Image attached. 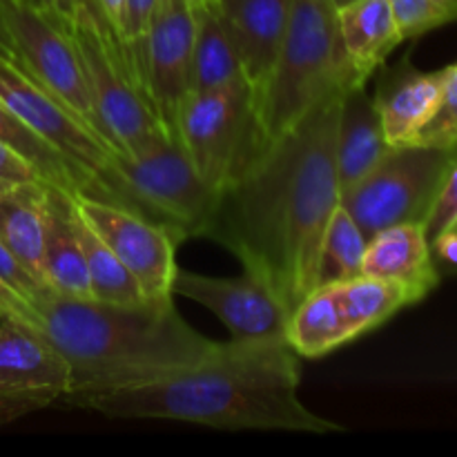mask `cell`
Returning a JSON list of instances; mask_svg holds the SVG:
<instances>
[{"instance_id":"obj_32","label":"cell","mask_w":457,"mask_h":457,"mask_svg":"<svg viewBox=\"0 0 457 457\" xmlns=\"http://www.w3.org/2000/svg\"><path fill=\"white\" fill-rule=\"evenodd\" d=\"M0 279H3V284L9 286L22 302L29 303V308L36 299L49 293L47 286H45L38 277L31 275V272L13 257L12 250H9L3 241H0Z\"/></svg>"},{"instance_id":"obj_41","label":"cell","mask_w":457,"mask_h":457,"mask_svg":"<svg viewBox=\"0 0 457 457\" xmlns=\"http://www.w3.org/2000/svg\"><path fill=\"white\" fill-rule=\"evenodd\" d=\"M12 186V183H4V181H0V190H4V187H9Z\"/></svg>"},{"instance_id":"obj_40","label":"cell","mask_w":457,"mask_h":457,"mask_svg":"<svg viewBox=\"0 0 457 457\" xmlns=\"http://www.w3.org/2000/svg\"><path fill=\"white\" fill-rule=\"evenodd\" d=\"M330 3H333L335 9H344V7H348V4L357 3V0H330Z\"/></svg>"},{"instance_id":"obj_12","label":"cell","mask_w":457,"mask_h":457,"mask_svg":"<svg viewBox=\"0 0 457 457\" xmlns=\"http://www.w3.org/2000/svg\"><path fill=\"white\" fill-rule=\"evenodd\" d=\"M70 196L80 217L132 272L147 299L154 302L174 299L172 281L179 268L177 248L181 241L168 228L120 205L89 199L83 195Z\"/></svg>"},{"instance_id":"obj_31","label":"cell","mask_w":457,"mask_h":457,"mask_svg":"<svg viewBox=\"0 0 457 457\" xmlns=\"http://www.w3.org/2000/svg\"><path fill=\"white\" fill-rule=\"evenodd\" d=\"M156 0H125V21H123V40L128 47L129 58L137 67L143 80V43H145L147 22H150L152 9ZM145 85V80H143ZM147 89V87H145Z\"/></svg>"},{"instance_id":"obj_30","label":"cell","mask_w":457,"mask_h":457,"mask_svg":"<svg viewBox=\"0 0 457 457\" xmlns=\"http://www.w3.org/2000/svg\"><path fill=\"white\" fill-rule=\"evenodd\" d=\"M453 228H457V156L446 170L440 190L424 219V232H427L428 244Z\"/></svg>"},{"instance_id":"obj_19","label":"cell","mask_w":457,"mask_h":457,"mask_svg":"<svg viewBox=\"0 0 457 457\" xmlns=\"http://www.w3.org/2000/svg\"><path fill=\"white\" fill-rule=\"evenodd\" d=\"M361 275L411 286L427 297L440 281L422 223H397L369 237Z\"/></svg>"},{"instance_id":"obj_38","label":"cell","mask_w":457,"mask_h":457,"mask_svg":"<svg viewBox=\"0 0 457 457\" xmlns=\"http://www.w3.org/2000/svg\"><path fill=\"white\" fill-rule=\"evenodd\" d=\"M18 3L29 4V7L38 9V12L58 13V0H18Z\"/></svg>"},{"instance_id":"obj_36","label":"cell","mask_w":457,"mask_h":457,"mask_svg":"<svg viewBox=\"0 0 457 457\" xmlns=\"http://www.w3.org/2000/svg\"><path fill=\"white\" fill-rule=\"evenodd\" d=\"M83 7H98L96 0H58V13L70 22V18Z\"/></svg>"},{"instance_id":"obj_22","label":"cell","mask_w":457,"mask_h":457,"mask_svg":"<svg viewBox=\"0 0 457 457\" xmlns=\"http://www.w3.org/2000/svg\"><path fill=\"white\" fill-rule=\"evenodd\" d=\"M0 143H4L18 156H22L49 186L61 187L70 195H83L89 196V199L105 201V192H103V186L98 183L96 177L76 168L71 161L58 154L21 116L13 114L3 101H0Z\"/></svg>"},{"instance_id":"obj_2","label":"cell","mask_w":457,"mask_h":457,"mask_svg":"<svg viewBox=\"0 0 457 457\" xmlns=\"http://www.w3.org/2000/svg\"><path fill=\"white\" fill-rule=\"evenodd\" d=\"M302 369L288 339H230L165 378L62 404L107 420H168L223 431L339 433L299 400Z\"/></svg>"},{"instance_id":"obj_13","label":"cell","mask_w":457,"mask_h":457,"mask_svg":"<svg viewBox=\"0 0 457 457\" xmlns=\"http://www.w3.org/2000/svg\"><path fill=\"white\" fill-rule=\"evenodd\" d=\"M195 3L156 0L143 43V80L156 116L170 137L181 101L190 92Z\"/></svg>"},{"instance_id":"obj_5","label":"cell","mask_w":457,"mask_h":457,"mask_svg":"<svg viewBox=\"0 0 457 457\" xmlns=\"http://www.w3.org/2000/svg\"><path fill=\"white\" fill-rule=\"evenodd\" d=\"M70 29L98 129L116 152L134 154L165 129L128 49L98 7L76 12L70 18Z\"/></svg>"},{"instance_id":"obj_16","label":"cell","mask_w":457,"mask_h":457,"mask_svg":"<svg viewBox=\"0 0 457 457\" xmlns=\"http://www.w3.org/2000/svg\"><path fill=\"white\" fill-rule=\"evenodd\" d=\"M449 74L451 65L437 71H418L409 61L382 71L373 101L388 145L415 143L440 110Z\"/></svg>"},{"instance_id":"obj_21","label":"cell","mask_w":457,"mask_h":457,"mask_svg":"<svg viewBox=\"0 0 457 457\" xmlns=\"http://www.w3.org/2000/svg\"><path fill=\"white\" fill-rule=\"evenodd\" d=\"M47 187L49 183L29 181L0 190V241L43 284Z\"/></svg>"},{"instance_id":"obj_25","label":"cell","mask_w":457,"mask_h":457,"mask_svg":"<svg viewBox=\"0 0 457 457\" xmlns=\"http://www.w3.org/2000/svg\"><path fill=\"white\" fill-rule=\"evenodd\" d=\"M333 290L337 295V302L355 339L379 328L384 321L397 315L402 308L424 299L411 286L369 275H360L342 281V284H333Z\"/></svg>"},{"instance_id":"obj_10","label":"cell","mask_w":457,"mask_h":457,"mask_svg":"<svg viewBox=\"0 0 457 457\" xmlns=\"http://www.w3.org/2000/svg\"><path fill=\"white\" fill-rule=\"evenodd\" d=\"M0 18L12 38L13 62L101 134L70 22L18 0H0Z\"/></svg>"},{"instance_id":"obj_1","label":"cell","mask_w":457,"mask_h":457,"mask_svg":"<svg viewBox=\"0 0 457 457\" xmlns=\"http://www.w3.org/2000/svg\"><path fill=\"white\" fill-rule=\"evenodd\" d=\"M344 89L321 98L254 156L219 195L205 235L266 281L288 311L317 288L321 237L342 201L335 141Z\"/></svg>"},{"instance_id":"obj_3","label":"cell","mask_w":457,"mask_h":457,"mask_svg":"<svg viewBox=\"0 0 457 457\" xmlns=\"http://www.w3.org/2000/svg\"><path fill=\"white\" fill-rule=\"evenodd\" d=\"M31 311L36 328L70 366L67 397L165 378L217 346L179 315L174 299L112 303L47 293L31 303Z\"/></svg>"},{"instance_id":"obj_11","label":"cell","mask_w":457,"mask_h":457,"mask_svg":"<svg viewBox=\"0 0 457 457\" xmlns=\"http://www.w3.org/2000/svg\"><path fill=\"white\" fill-rule=\"evenodd\" d=\"M70 366L36 326L0 320V427L62 404Z\"/></svg>"},{"instance_id":"obj_27","label":"cell","mask_w":457,"mask_h":457,"mask_svg":"<svg viewBox=\"0 0 457 457\" xmlns=\"http://www.w3.org/2000/svg\"><path fill=\"white\" fill-rule=\"evenodd\" d=\"M369 237L342 204L330 214L317 259V286H333L361 275Z\"/></svg>"},{"instance_id":"obj_23","label":"cell","mask_w":457,"mask_h":457,"mask_svg":"<svg viewBox=\"0 0 457 457\" xmlns=\"http://www.w3.org/2000/svg\"><path fill=\"white\" fill-rule=\"evenodd\" d=\"M286 339L306 360L328 355L355 339L333 286H317L290 311Z\"/></svg>"},{"instance_id":"obj_14","label":"cell","mask_w":457,"mask_h":457,"mask_svg":"<svg viewBox=\"0 0 457 457\" xmlns=\"http://www.w3.org/2000/svg\"><path fill=\"white\" fill-rule=\"evenodd\" d=\"M172 295L192 299L214 312L232 339L286 337L290 311L266 281L245 270L241 277H210L177 268Z\"/></svg>"},{"instance_id":"obj_20","label":"cell","mask_w":457,"mask_h":457,"mask_svg":"<svg viewBox=\"0 0 457 457\" xmlns=\"http://www.w3.org/2000/svg\"><path fill=\"white\" fill-rule=\"evenodd\" d=\"M337 22L348 62L366 83L404 40L388 0H357L337 9Z\"/></svg>"},{"instance_id":"obj_42","label":"cell","mask_w":457,"mask_h":457,"mask_svg":"<svg viewBox=\"0 0 457 457\" xmlns=\"http://www.w3.org/2000/svg\"><path fill=\"white\" fill-rule=\"evenodd\" d=\"M192 3H195V4H199V3H205V0H192Z\"/></svg>"},{"instance_id":"obj_6","label":"cell","mask_w":457,"mask_h":457,"mask_svg":"<svg viewBox=\"0 0 457 457\" xmlns=\"http://www.w3.org/2000/svg\"><path fill=\"white\" fill-rule=\"evenodd\" d=\"M114 181L123 192L125 208L168 228L179 241L208 235L219 195L168 132L134 154L116 152Z\"/></svg>"},{"instance_id":"obj_17","label":"cell","mask_w":457,"mask_h":457,"mask_svg":"<svg viewBox=\"0 0 457 457\" xmlns=\"http://www.w3.org/2000/svg\"><path fill=\"white\" fill-rule=\"evenodd\" d=\"M388 150L391 145L384 138L373 94H369L366 83L348 85L339 103L337 141H335L339 190L344 192L360 183Z\"/></svg>"},{"instance_id":"obj_18","label":"cell","mask_w":457,"mask_h":457,"mask_svg":"<svg viewBox=\"0 0 457 457\" xmlns=\"http://www.w3.org/2000/svg\"><path fill=\"white\" fill-rule=\"evenodd\" d=\"M43 279L54 295L65 299H92L87 263L76 232L70 192L47 187V228L43 248Z\"/></svg>"},{"instance_id":"obj_39","label":"cell","mask_w":457,"mask_h":457,"mask_svg":"<svg viewBox=\"0 0 457 457\" xmlns=\"http://www.w3.org/2000/svg\"><path fill=\"white\" fill-rule=\"evenodd\" d=\"M433 3L446 13L449 21H457V0H433Z\"/></svg>"},{"instance_id":"obj_29","label":"cell","mask_w":457,"mask_h":457,"mask_svg":"<svg viewBox=\"0 0 457 457\" xmlns=\"http://www.w3.org/2000/svg\"><path fill=\"white\" fill-rule=\"evenodd\" d=\"M402 38H415L451 22L433 0H388Z\"/></svg>"},{"instance_id":"obj_33","label":"cell","mask_w":457,"mask_h":457,"mask_svg":"<svg viewBox=\"0 0 457 457\" xmlns=\"http://www.w3.org/2000/svg\"><path fill=\"white\" fill-rule=\"evenodd\" d=\"M0 181L16 186V183L43 181V179L38 177V172L22 156H18L4 143H0Z\"/></svg>"},{"instance_id":"obj_26","label":"cell","mask_w":457,"mask_h":457,"mask_svg":"<svg viewBox=\"0 0 457 457\" xmlns=\"http://www.w3.org/2000/svg\"><path fill=\"white\" fill-rule=\"evenodd\" d=\"M74 205V204H71ZM76 214V232H79L80 245H83L85 263H87L89 284H92V297L98 302L112 303H138L147 302L145 293L134 279L132 272L120 263L114 250L89 228L74 208Z\"/></svg>"},{"instance_id":"obj_15","label":"cell","mask_w":457,"mask_h":457,"mask_svg":"<svg viewBox=\"0 0 457 457\" xmlns=\"http://www.w3.org/2000/svg\"><path fill=\"white\" fill-rule=\"evenodd\" d=\"M239 56L241 74L257 105L275 67L293 0H212Z\"/></svg>"},{"instance_id":"obj_9","label":"cell","mask_w":457,"mask_h":457,"mask_svg":"<svg viewBox=\"0 0 457 457\" xmlns=\"http://www.w3.org/2000/svg\"><path fill=\"white\" fill-rule=\"evenodd\" d=\"M0 101L58 154L96 177L105 192V204L125 208L123 192L114 181V147L7 58H0Z\"/></svg>"},{"instance_id":"obj_4","label":"cell","mask_w":457,"mask_h":457,"mask_svg":"<svg viewBox=\"0 0 457 457\" xmlns=\"http://www.w3.org/2000/svg\"><path fill=\"white\" fill-rule=\"evenodd\" d=\"M355 83L366 80L348 62L333 3L293 0L275 67L254 105L259 147L272 145L330 92Z\"/></svg>"},{"instance_id":"obj_7","label":"cell","mask_w":457,"mask_h":457,"mask_svg":"<svg viewBox=\"0 0 457 457\" xmlns=\"http://www.w3.org/2000/svg\"><path fill=\"white\" fill-rule=\"evenodd\" d=\"M174 138L199 177L221 195L262 152L248 83L187 92L174 119Z\"/></svg>"},{"instance_id":"obj_8","label":"cell","mask_w":457,"mask_h":457,"mask_svg":"<svg viewBox=\"0 0 457 457\" xmlns=\"http://www.w3.org/2000/svg\"><path fill=\"white\" fill-rule=\"evenodd\" d=\"M455 156L457 150L424 143L391 147L360 183L342 192L339 204L366 237L397 223L424 226Z\"/></svg>"},{"instance_id":"obj_35","label":"cell","mask_w":457,"mask_h":457,"mask_svg":"<svg viewBox=\"0 0 457 457\" xmlns=\"http://www.w3.org/2000/svg\"><path fill=\"white\" fill-rule=\"evenodd\" d=\"M98 9H101V16L105 18V22L110 25V29L119 36L120 43L123 40V21H125V0H96ZM128 49V47H125ZM129 54V52H128Z\"/></svg>"},{"instance_id":"obj_28","label":"cell","mask_w":457,"mask_h":457,"mask_svg":"<svg viewBox=\"0 0 457 457\" xmlns=\"http://www.w3.org/2000/svg\"><path fill=\"white\" fill-rule=\"evenodd\" d=\"M415 143L457 150V62L451 65V74L449 80H446L440 110H437L436 116L428 120L427 128L420 132Z\"/></svg>"},{"instance_id":"obj_37","label":"cell","mask_w":457,"mask_h":457,"mask_svg":"<svg viewBox=\"0 0 457 457\" xmlns=\"http://www.w3.org/2000/svg\"><path fill=\"white\" fill-rule=\"evenodd\" d=\"M0 58H7V61H13V47L12 38H9L7 29H4V22L0 18Z\"/></svg>"},{"instance_id":"obj_24","label":"cell","mask_w":457,"mask_h":457,"mask_svg":"<svg viewBox=\"0 0 457 457\" xmlns=\"http://www.w3.org/2000/svg\"><path fill=\"white\" fill-rule=\"evenodd\" d=\"M244 80L239 56L223 27L212 0L195 4V47H192L190 92L226 87Z\"/></svg>"},{"instance_id":"obj_34","label":"cell","mask_w":457,"mask_h":457,"mask_svg":"<svg viewBox=\"0 0 457 457\" xmlns=\"http://www.w3.org/2000/svg\"><path fill=\"white\" fill-rule=\"evenodd\" d=\"M0 320H16L34 326V311L0 279Z\"/></svg>"}]
</instances>
